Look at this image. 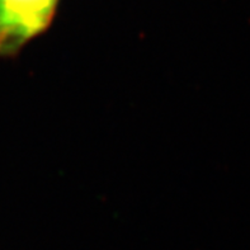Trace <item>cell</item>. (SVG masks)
Instances as JSON below:
<instances>
[{"label": "cell", "instance_id": "cell-1", "mask_svg": "<svg viewBox=\"0 0 250 250\" xmlns=\"http://www.w3.org/2000/svg\"><path fill=\"white\" fill-rule=\"evenodd\" d=\"M59 0H0V57L14 56L46 31Z\"/></svg>", "mask_w": 250, "mask_h": 250}]
</instances>
